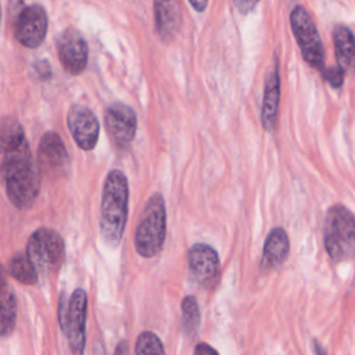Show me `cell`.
Wrapping results in <instances>:
<instances>
[{
  "mask_svg": "<svg viewBox=\"0 0 355 355\" xmlns=\"http://www.w3.org/2000/svg\"><path fill=\"white\" fill-rule=\"evenodd\" d=\"M0 176L14 207L26 209L35 204L40 191V171L32 158L26 139L4 153Z\"/></svg>",
  "mask_w": 355,
  "mask_h": 355,
  "instance_id": "1",
  "label": "cell"
},
{
  "mask_svg": "<svg viewBox=\"0 0 355 355\" xmlns=\"http://www.w3.org/2000/svg\"><path fill=\"white\" fill-rule=\"evenodd\" d=\"M129 184L123 172L112 169L108 172L101 194L100 233L110 247L119 245L128 219Z\"/></svg>",
  "mask_w": 355,
  "mask_h": 355,
  "instance_id": "2",
  "label": "cell"
},
{
  "mask_svg": "<svg viewBox=\"0 0 355 355\" xmlns=\"http://www.w3.org/2000/svg\"><path fill=\"white\" fill-rule=\"evenodd\" d=\"M324 247L334 262L355 257V215L341 204L331 205L323 223Z\"/></svg>",
  "mask_w": 355,
  "mask_h": 355,
  "instance_id": "3",
  "label": "cell"
},
{
  "mask_svg": "<svg viewBox=\"0 0 355 355\" xmlns=\"http://www.w3.org/2000/svg\"><path fill=\"white\" fill-rule=\"evenodd\" d=\"M166 236V209L164 197L153 194L140 215L135 230V248L143 258L155 257L164 245Z\"/></svg>",
  "mask_w": 355,
  "mask_h": 355,
  "instance_id": "4",
  "label": "cell"
},
{
  "mask_svg": "<svg viewBox=\"0 0 355 355\" xmlns=\"http://www.w3.org/2000/svg\"><path fill=\"white\" fill-rule=\"evenodd\" d=\"M25 252L37 273H51L61 268L65 257V245L62 237L55 230L39 227L29 236Z\"/></svg>",
  "mask_w": 355,
  "mask_h": 355,
  "instance_id": "5",
  "label": "cell"
},
{
  "mask_svg": "<svg viewBox=\"0 0 355 355\" xmlns=\"http://www.w3.org/2000/svg\"><path fill=\"white\" fill-rule=\"evenodd\" d=\"M290 25L298 43L302 58L315 69L324 68V49L318 29L302 6H295L290 12Z\"/></svg>",
  "mask_w": 355,
  "mask_h": 355,
  "instance_id": "6",
  "label": "cell"
},
{
  "mask_svg": "<svg viewBox=\"0 0 355 355\" xmlns=\"http://www.w3.org/2000/svg\"><path fill=\"white\" fill-rule=\"evenodd\" d=\"M87 295L83 288H76L68 300L67 313L60 320V329L68 340L72 355H83L86 344Z\"/></svg>",
  "mask_w": 355,
  "mask_h": 355,
  "instance_id": "7",
  "label": "cell"
},
{
  "mask_svg": "<svg viewBox=\"0 0 355 355\" xmlns=\"http://www.w3.org/2000/svg\"><path fill=\"white\" fill-rule=\"evenodd\" d=\"M47 12L40 4L22 7L15 17L14 35L15 39L25 47H39L47 33Z\"/></svg>",
  "mask_w": 355,
  "mask_h": 355,
  "instance_id": "8",
  "label": "cell"
},
{
  "mask_svg": "<svg viewBox=\"0 0 355 355\" xmlns=\"http://www.w3.org/2000/svg\"><path fill=\"white\" fill-rule=\"evenodd\" d=\"M58 60L69 75H79L85 71L89 57L87 43L75 26L65 28L55 40Z\"/></svg>",
  "mask_w": 355,
  "mask_h": 355,
  "instance_id": "9",
  "label": "cell"
},
{
  "mask_svg": "<svg viewBox=\"0 0 355 355\" xmlns=\"http://www.w3.org/2000/svg\"><path fill=\"white\" fill-rule=\"evenodd\" d=\"M104 122L112 144L119 150H126L136 135V112L123 103H112L105 110Z\"/></svg>",
  "mask_w": 355,
  "mask_h": 355,
  "instance_id": "10",
  "label": "cell"
},
{
  "mask_svg": "<svg viewBox=\"0 0 355 355\" xmlns=\"http://www.w3.org/2000/svg\"><path fill=\"white\" fill-rule=\"evenodd\" d=\"M37 168L40 173L60 178L69 169V157L64 141L55 132H46L37 147Z\"/></svg>",
  "mask_w": 355,
  "mask_h": 355,
  "instance_id": "11",
  "label": "cell"
},
{
  "mask_svg": "<svg viewBox=\"0 0 355 355\" xmlns=\"http://www.w3.org/2000/svg\"><path fill=\"white\" fill-rule=\"evenodd\" d=\"M189 269L193 279L205 288H214L220 277V263L218 252L208 244L197 243L187 254Z\"/></svg>",
  "mask_w": 355,
  "mask_h": 355,
  "instance_id": "12",
  "label": "cell"
},
{
  "mask_svg": "<svg viewBox=\"0 0 355 355\" xmlns=\"http://www.w3.org/2000/svg\"><path fill=\"white\" fill-rule=\"evenodd\" d=\"M67 125L79 148L90 151L96 147L100 123L90 108L82 104H73L68 111Z\"/></svg>",
  "mask_w": 355,
  "mask_h": 355,
  "instance_id": "13",
  "label": "cell"
},
{
  "mask_svg": "<svg viewBox=\"0 0 355 355\" xmlns=\"http://www.w3.org/2000/svg\"><path fill=\"white\" fill-rule=\"evenodd\" d=\"M280 100V76H279V62L275 60L270 71L265 78L263 100L261 110V122L265 130L272 132L276 128L277 112Z\"/></svg>",
  "mask_w": 355,
  "mask_h": 355,
  "instance_id": "14",
  "label": "cell"
},
{
  "mask_svg": "<svg viewBox=\"0 0 355 355\" xmlns=\"http://www.w3.org/2000/svg\"><path fill=\"white\" fill-rule=\"evenodd\" d=\"M155 28L164 42H169L176 35L180 25L179 0H154Z\"/></svg>",
  "mask_w": 355,
  "mask_h": 355,
  "instance_id": "15",
  "label": "cell"
},
{
  "mask_svg": "<svg viewBox=\"0 0 355 355\" xmlns=\"http://www.w3.org/2000/svg\"><path fill=\"white\" fill-rule=\"evenodd\" d=\"M290 251V241L286 230L283 227H273L265 243L262 251V269H273L280 266Z\"/></svg>",
  "mask_w": 355,
  "mask_h": 355,
  "instance_id": "16",
  "label": "cell"
},
{
  "mask_svg": "<svg viewBox=\"0 0 355 355\" xmlns=\"http://www.w3.org/2000/svg\"><path fill=\"white\" fill-rule=\"evenodd\" d=\"M334 53L338 67L344 72L355 71V36L345 25H336L333 29Z\"/></svg>",
  "mask_w": 355,
  "mask_h": 355,
  "instance_id": "17",
  "label": "cell"
},
{
  "mask_svg": "<svg viewBox=\"0 0 355 355\" xmlns=\"http://www.w3.org/2000/svg\"><path fill=\"white\" fill-rule=\"evenodd\" d=\"M17 298L11 287L0 290V337L11 334L17 322Z\"/></svg>",
  "mask_w": 355,
  "mask_h": 355,
  "instance_id": "18",
  "label": "cell"
},
{
  "mask_svg": "<svg viewBox=\"0 0 355 355\" xmlns=\"http://www.w3.org/2000/svg\"><path fill=\"white\" fill-rule=\"evenodd\" d=\"M25 139L21 123L11 116H0V154L18 146Z\"/></svg>",
  "mask_w": 355,
  "mask_h": 355,
  "instance_id": "19",
  "label": "cell"
},
{
  "mask_svg": "<svg viewBox=\"0 0 355 355\" xmlns=\"http://www.w3.org/2000/svg\"><path fill=\"white\" fill-rule=\"evenodd\" d=\"M8 272L10 275L21 282L22 284H35L39 279V273L32 263V261L25 254H15L8 262Z\"/></svg>",
  "mask_w": 355,
  "mask_h": 355,
  "instance_id": "20",
  "label": "cell"
},
{
  "mask_svg": "<svg viewBox=\"0 0 355 355\" xmlns=\"http://www.w3.org/2000/svg\"><path fill=\"white\" fill-rule=\"evenodd\" d=\"M201 322L198 302L194 295H187L182 300V326L187 336H194Z\"/></svg>",
  "mask_w": 355,
  "mask_h": 355,
  "instance_id": "21",
  "label": "cell"
},
{
  "mask_svg": "<svg viewBox=\"0 0 355 355\" xmlns=\"http://www.w3.org/2000/svg\"><path fill=\"white\" fill-rule=\"evenodd\" d=\"M136 355H166L161 338L153 331H141L135 345Z\"/></svg>",
  "mask_w": 355,
  "mask_h": 355,
  "instance_id": "22",
  "label": "cell"
},
{
  "mask_svg": "<svg viewBox=\"0 0 355 355\" xmlns=\"http://www.w3.org/2000/svg\"><path fill=\"white\" fill-rule=\"evenodd\" d=\"M322 78L333 87L338 89L344 83V71L340 67H329L323 68L322 71Z\"/></svg>",
  "mask_w": 355,
  "mask_h": 355,
  "instance_id": "23",
  "label": "cell"
},
{
  "mask_svg": "<svg viewBox=\"0 0 355 355\" xmlns=\"http://www.w3.org/2000/svg\"><path fill=\"white\" fill-rule=\"evenodd\" d=\"M33 72L36 73V76L42 80H46L51 76V67L49 64L47 60H39L33 64Z\"/></svg>",
  "mask_w": 355,
  "mask_h": 355,
  "instance_id": "24",
  "label": "cell"
},
{
  "mask_svg": "<svg viewBox=\"0 0 355 355\" xmlns=\"http://www.w3.org/2000/svg\"><path fill=\"white\" fill-rule=\"evenodd\" d=\"M233 3L241 14H248L257 7L259 0H233Z\"/></svg>",
  "mask_w": 355,
  "mask_h": 355,
  "instance_id": "25",
  "label": "cell"
},
{
  "mask_svg": "<svg viewBox=\"0 0 355 355\" xmlns=\"http://www.w3.org/2000/svg\"><path fill=\"white\" fill-rule=\"evenodd\" d=\"M194 355H219L218 351L215 348H212L209 344L207 343H200L196 345L194 349Z\"/></svg>",
  "mask_w": 355,
  "mask_h": 355,
  "instance_id": "26",
  "label": "cell"
},
{
  "mask_svg": "<svg viewBox=\"0 0 355 355\" xmlns=\"http://www.w3.org/2000/svg\"><path fill=\"white\" fill-rule=\"evenodd\" d=\"M114 355H129V343L126 340H122L116 344Z\"/></svg>",
  "mask_w": 355,
  "mask_h": 355,
  "instance_id": "27",
  "label": "cell"
},
{
  "mask_svg": "<svg viewBox=\"0 0 355 355\" xmlns=\"http://www.w3.org/2000/svg\"><path fill=\"white\" fill-rule=\"evenodd\" d=\"M189 3L198 12H202L207 8V6H208V0H189Z\"/></svg>",
  "mask_w": 355,
  "mask_h": 355,
  "instance_id": "28",
  "label": "cell"
},
{
  "mask_svg": "<svg viewBox=\"0 0 355 355\" xmlns=\"http://www.w3.org/2000/svg\"><path fill=\"white\" fill-rule=\"evenodd\" d=\"M6 287H8V282H7L6 270H4V268H3L1 263H0V290H3V288H6Z\"/></svg>",
  "mask_w": 355,
  "mask_h": 355,
  "instance_id": "29",
  "label": "cell"
},
{
  "mask_svg": "<svg viewBox=\"0 0 355 355\" xmlns=\"http://www.w3.org/2000/svg\"><path fill=\"white\" fill-rule=\"evenodd\" d=\"M313 351H315V355H327L326 349L318 340H313Z\"/></svg>",
  "mask_w": 355,
  "mask_h": 355,
  "instance_id": "30",
  "label": "cell"
},
{
  "mask_svg": "<svg viewBox=\"0 0 355 355\" xmlns=\"http://www.w3.org/2000/svg\"><path fill=\"white\" fill-rule=\"evenodd\" d=\"M0 25H1V4H0Z\"/></svg>",
  "mask_w": 355,
  "mask_h": 355,
  "instance_id": "31",
  "label": "cell"
}]
</instances>
